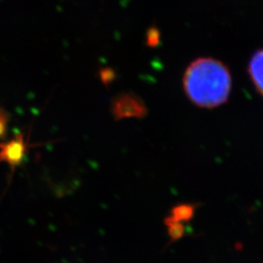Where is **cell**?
Listing matches in <instances>:
<instances>
[{
    "mask_svg": "<svg viewBox=\"0 0 263 263\" xmlns=\"http://www.w3.org/2000/svg\"><path fill=\"white\" fill-rule=\"evenodd\" d=\"M100 78L105 86H108L115 78V74L111 68H103L100 71Z\"/></svg>",
    "mask_w": 263,
    "mask_h": 263,
    "instance_id": "7",
    "label": "cell"
},
{
    "mask_svg": "<svg viewBox=\"0 0 263 263\" xmlns=\"http://www.w3.org/2000/svg\"><path fill=\"white\" fill-rule=\"evenodd\" d=\"M195 207L191 204H181L178 205L171 211V215L168 218L177 221L179 223H184L191 219V217L194 215Z\"/></svg>",
    "mask_w": 263,
    "mask_h": 263,
    "instance_id": "5",
    "label": "cell"
},
{
    "mask_svg": "<svg viewBox=\"0 0 263 263\" xmlns=\"http://www.w3.org/2000/svg\"><path fill=\"white\" fill-rule=\"evenodd\" d=\"M183 89L192 104L202 108H215L227 102L231 91V76L221 62L200 58L186 68Z\"/></svg>",
    "mask_w": 263,
    "mask_h": 263,
    "instance_id": "1",
    "label": "cell"
},
{
    "mask_svg": "<svg viewBox=\"0 0 263 263\" xmlns=\"http://www.w3.org/2000/svg\"><path fill=\"white\" fill-rule=\"evenodd\" d=\"M10 119V113L5 108L0 106V141H4L7 137Z\"/></svg>",
    "mask_w": 263,
    "mask_h": 263,
    "instance_id": "6",
    "label": "cell"
},
{
    "mask_svg": "<svg viewBox=\"0 0 263 263\" xmlns=\"http://www.w3.org/2000/svg\"><path fill=\"white\" fill-rule=\"evenodd\" d=\"M111 112L115 120L143 118L147 113V108L138 95L122 93L113 99Z\"/></svg>",
    "mask_w": 263,
    "mask_h": 263,
    "instance_id": "3",
    "label": "cell"
},
{
    "mask_svg": "<svg viewBox=\"0 0 263 263\" xmlns=\"http://www.w3.org/2000/svg\"><path fill=\"white\" fill-rule=\"evenodd\" d=\"M32 146L23 132L17 133L10 141L0 142V163L9 166L11 178L16 168L27 158L28 151Z\"/></svg>",
    "mask_w": 263,
    "mask_h": 263,
    "instance_id": "2",
    "label": "cell"
},
{
    "mask_svg": "<svg viewBox=\"0 0 263 263\" xmlns=\"http://www.w3.org/2000/svg\"><path fill=\"white\" fill-rule=\"evenodd\" d=\"M248 71L256 91L263 97V50H258L253 55Z\"/></svg>",
    "mask_w": 263,
    "mask_h": 263,
    "instance_id": "4",
    "label": "cell"
}]
</instances>
